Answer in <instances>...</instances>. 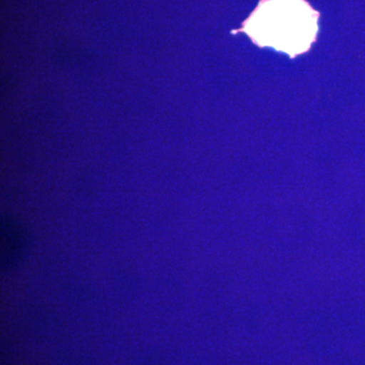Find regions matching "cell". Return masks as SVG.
Here are the masks:
<instances>
[{"label": "cell", "mask_w": 365, "mask_h": 365, "mask_svg": "<svg viewBox=\"0 0 365 365\" xmlns=\"http://www.w3.org/2000/svg\"><path fill=\"white\" fill-rule=\"evenodd\" d=\"M1 267L9 270L23 260L28 250V234L25 227L11 220H4L0 227Z\"/></svg>", "instance_id": "2"}, {"label": "cell", "mask_w": 365, "mask_h": 365, "mask_svg": "<svg viewBox=\"0 0 365 365\" xmlns=\"http://www.w3.org/2000/svg\"><path fill=\"white\" fill-rule=\"evenodd\" d=\"M319 16L306 0H261L242 31L255 44L294 58L309 51L316 41Z\"/></svg>", "instance_id": "1"}]
</instances>
